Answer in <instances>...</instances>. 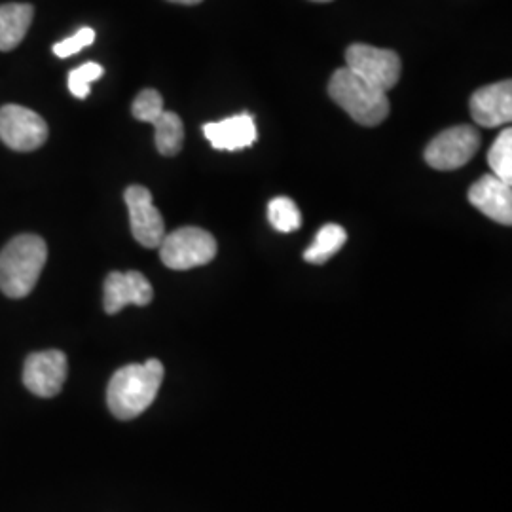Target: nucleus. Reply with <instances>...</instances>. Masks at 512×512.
I'll return each mask as SVG.
<instances>
[{
  "mask_svg": "<svg viewBox=\"0 0 512 512\" xmlns=\"http://www.w3.org/2000/svg\"><path fill=\"white\" fill-rule=\"evenodd\" d=\"M164 365L158 359H148L143 365L122 366L110 378L107 404L114 418L135 420L156 401L164 382Z\"/></svg>",
  "mask_w": 512,
  "mask_h": 512,
  "instance_id": "obj_1",
  "label": "nucleus"
},
{
  "mask_svg": "<svg viewBox=\"0 0 512 512\" xmlns=\"http://www.w3.org/2000/svg\"><path fill=\"white\" fill-rule=\"evenodd\" d=\"M48 260L46 241L35 234L16 236L0 251V291L8 298H25L37 287Z\"/></svg>",
  "mask_w": 512,
  "mask_h": 512,
  "instance_id": "obj_2",
  "label": "nucleus"
},
{
  "mask_svg": "<svg viewBox=\"0 0 512 512\" xmlns=\"http://www.w3.org/2000/svg\"><path fill=\"white\" fill-rule=\"evenodd\" d=\"M330 99L346 110L349 116L366 128L380 126L389 116L387 93L366 84L348 67L338 69L329 82Z\"/></svg>",
  "mask_w": 512,
  "mask_h": 512,
  "instance_id": "obj_3",
  "label": "nucleus"
},
{
  "mask_svg": "<svg viewBox=\"0 0 512 512\" xmlns=\"http://www.w3.org/2000/svg\"><path fill=\"white\" fill-rule=\"evenodd\" d=\"M160 258L169 270H192L209 264L217 256V239L207 230L196 226H184L171 234H165L160 243Z\"/></svg>",
  "mask_w": 512,
  "mask_h": 512,
  "instance_id": "obj_4",
  "label": "nucleus"
},
{
  "mask_svg": "<svg viewBox=\"0 0 512 512\" xmlns=\"http://www.w3.org/2000/svg\"><path fill=\"white\" fill-rule=\"evenodd\" d=\"M346 63L351 73L385 93L395 88L403 69L399 54L368 44H351L346 52Z\"/></svg>",
  "mask_w": 512,
  "mask_h": 512,
  "instance_id": "obj_5",
  "label": "nucleus"
},
{
  "mask_svg": "<svg viewBox=\"0 0 512 512\" xmlns=\"http://www.w3.org/2000/svg\"><path fill=\"white\" fill-rule=\"evenodd\" d=\"M480 148V133L471 126H456L439 133L427 148L425 162L439 171H454L473 160Z\"/></svg>",
  "mask_w": 512,
  "mask_h": 512,
  "instance_id": "obj_6",
  "label": "nucleus"
},
{
  "mask_svg": "<svg viewBox=\"0 0 512 512\" xmlns=\"http://www.w3.org/2000/svg\"><path fill=\"white\" fill-rule=\"evenodd\" d=\"M0 139L12 150L31 152L46 143L48 124L35 110L21 105H4L0 109Z\"/></svg>",
  "mask_w": 512,
  "mask_h": 512,
  "instance_id": "obj_7",
  "label": "nucleus"
},
{
  "mask_svg": "<svg viewBox=\"0 0 512 512\" xmlns=\"http://www.w3.org/2000/svg\"><path fill=\"white\" fill-rule=\"evenodd\" d=\"M124 200L128 205L129 224L135 241L147 249L160 247L162 239L165 238V222L162 213L154 205L150 190L133 184L126 190Z\"/></svg>",
  "mask_w": 512,
  "mask_h": 512,
  "instance_id": "obj_8",
  "label": "nucleus"
},
{
  "mask_svg": "<svg viewBox=\"0 0 512 512\" xmlns=\"http://www.w3.org/2000/svg\"><path fill=\"white\" fill-rule=\"evenodd\" d=\"M67 355L57 349L33 353L27 357L23 368V384L42 399L55 397L67 380Z\"/></svg>",
  "mask_w": 512,
  "mask_h": 512,
  "instance_id": "obj_9",
  "label": "nucleus"
},
{
  "mask_svg": "<svg viewBox=\"0 0 512 512\" xmlns=\"http://www.w3.org/2000/svg\"><path fill=\"white\" fill-rule=\"evenodd\" d=\"M154 298L152 285L141 272H110L105 279V311L114 315L129 304L148 306Z\"/></svg>",
  "mask_w": 512,
  "mask_h": 512,
  "instance_id": "obj_10",
  "label": "nucleus"
},
{
  "mask_svg": "<svg viewBox=\"0 0 512 512\" xmlns=\"http://www.w3.org/2000/svg\"><path fill=\"white\" fill-rule=\"evenodd\" d=\"M471 116L482 128H499L512 120L511 80L476 90L471 97Z\"/></svg>",
  "mask_w": 512,
  "mask_h": 512,
  "instance_id": "obj_11",
  "label": "nucleus"
},
{
  "mask_svg": "<svg viewBox=\"0 0 512 512\" xmlns=\"http://www.w3.org/2000/svg\"><path fill=\"white\" fill-rule=\"evenodd\" d=\"M469 202L499 224H512V188L495 175H484L469 188Z\"/></svg>",
  "mask_w": 512,
  "mask_h": 512,
  "instance_id": "obj_12",
  "label": "nucleus"
},
{
  "mask_svg": "<svg viewBox=\"0 0 512 512\" xmlns=\"http://www.w3.org/2000/svg\"><path fill=\"white\" fill-rule=\"evenodd\" d=\"M203 135L217 150L236 152L241 148L253 147L258 137L256 133L255 118L247 112L230 116L222 122H213L203 126Z\"/></svg>",
  "mask_w": 512,
  "mask_h": 512,
  "instance_id": "obj_13",
  "label": "nucleus"
},
{
  "mask_svg": "<svg viewBox=\"0 0 512 512\" xmlns=\"http://www.w3.org/2000/svg\"><path fill=\"white\" fill-rule=\"evenodd\" d=\"M35 16L31 4H2L0 6V52H12L27 35Z\"/></svg>",
  "mask_w": 512,
  "mask_h": 512,
  "instance_id": "obj_14",
  "label": "nucleus"
},
{
  "mask_svg": "<svg viewBox=\"0 0 512 512\" xmlns=\"http://www.w3.org/2000/svg\"><path fill=\"white\" fill-rule=\"evenodd\" d=\"M346 241H348V232L340 224H325L317 232L311 247L306 249L304 260L315 266H321L329 262L330 258L346 245Z\"/></svg>",
  "mask_w": 512,
  "mask_h": 512,
  "instance_id": "obj_15",
  "label": "nucleus"
},
{
  "mask_svg": "<svg viewBox=\"0 0 512 512\" xmlns=\"http://www.w3.org/2000/svg\"><path fill=\"white\" fill-rule=\"evenodd\" d=\"M152 126L156 128L154 139H156V148L162 156H177L181 152L184 143V126L183 120L179 118V114L164 110L154 122Z\"/></svg>",
  "mask_w": 512,
  "mask_h": 512,
  "instance_id": "obj_16",
  "label": "nucleus"
},
{
  "mask_svg": "<svg viewBox=\"0 0 512 512\" xmlns=\"http://www.w3.org/2000/svg\"><path fill=\"white\" fill-rule=\"evenodd\" d=\"M488 164L492 175L503 183H512V131L503 129L488 152Z\"/></svg>",
  "mask_w": 512,
  "mask_h": 512,
  "instance_id": "obj_17",
  "label": "nucleus"
},
{
  "mask_svg": "<svg viewBox=\"0 0 512 512\" xmlns=\"http://www.w3.org/2000/svg\"><path fill=\"white\" fill-rule=\"evenodd\" d=\"M268 219L277 232L291 234L302 226V213L291 198H274L268 205Z\"/></svg>",
  "mask_w": 512,
  "mask_h": 512,
  "instance_id": "obj_18",
  "label": "nucleus"
},
{
  "mask_svg": "<svg viewBox=\"0 0 512 512\" xmlns=\"http://www.w3.org/2000/svg\"><path fill=\"white\" fill-rule=\"evenodd\" d=\"M164 110V99H162L160 92H156V90H143V92L135 97L133 107H131V114L139 122L152 124Z\"/></svg>",
  "mask_w": 512,
  "mask_h": 512,
  "instance_id": "obj_19",
  "label": "nucleus"
},
{
  "mask_svg": "<svg viewBox=\"0 0 512 512\" xmlns=\"http://www.w3.org/2000/svg\"><path fill=\"white\" fill-rule=\"evenodd\" d=\"M103 76V67L99 63H86L69 73V90L74 97L86 99L90 95V86Z\"/></svg>",
  "mask_w": 512,
  "mask_h": 512,
  "instance_id": "obj_20",
  "label": "nucleus"
},
{
  "mask_svg": "<svg viewBox=\"0 0 512 512\" xmlns=\"http://www.w3.org/2000/svg\"><path fill=\"white\" fill-rule=\"evenodd\" d=\"M93 42H95V31L92 27H82L78 33H74L73 37H69L63 42H57L54 46V54L65 59V57L78 54L86 46H92Z\"/></svg>",
  "mask_w": 512,
  "mask_h": 512,
  "instance_id": "obj_21",
  "label": "nucleus"
},
{
  "mask_svg": "<svg viewBox=\"0 0 512 512\" xmlns=\"http://www.w3.org/2000/svg\"><path fill=\"white\" fill-rule=\"evenodd\" d=\"M169 2H175V4H184V6H194V4H200L202 0H169Z\"/></svg>",
  "mask_w": 512,
  "mask_h": 512,
  "instance_id": "obj_22",
  "label": "nucleus"
},
{
  "mask_svg": "<svg viewBox=\"0 0 512 512\" xmlns=\"http://www.w3.org/2000/svg\"><path fill=\"white\" fill-rule=\"evenodd\" d=\"M313 2H330V0H313Z\"/></svg>",
  "mask_w": 512,
  "mask_h": 512,
  "instance_id": "obj_23",
  "label": "nucleus"
}]
</instances>
